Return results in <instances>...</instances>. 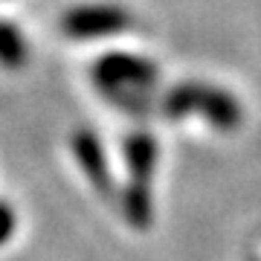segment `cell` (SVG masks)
<instances>
[{
    "instance_id": "obj_1",
    "label": "cell",
    "mask_w": 261,
    "mask_h": 261,
    "mask_svg": "<svg viewBox=\"0 0 261 261\" xmlns=\"http://www.w3.org/2000/svg\"><path fill=\"white\" fill-rule=\"evenodd\" d=\"M163 113L168 119H186L189 113H200L215 130H235L244 119V111L238 99L232 93H226L221 87H212V84H203V82H183L177 84L171 93L163 99Z\"/></svg>"
},
{
    "instance_id": "obj_2",
    "label": "cell",
    "mask_w": 261,
    "mask_h": 261,
    "mask_svg": "<svg viewBox=\"0 0 261 261\" xmlns=\"http://www.w3.org/2000/svg\"><path fill=\"white\" fill-rule=\"evenodd\" d=\"M130 23H134V15L119 3H84V6H73L61 18L64 35L75 41L122 35L130 29Z\"/></svg>"
},
{
    "instance_id": "obj_3",
    "label": "cell",
    "mask_w": 261,
    "mask_h": 261,
    "mask_svg": "<svg viewBox=\"0 0 261 261\" xmlns=\"http://www.w3.org/2000/svg\"><path fill=\"white\" fill-rule=\"evenodd\" d=\"M93 84L96 90L105 87H130V90H148L160 82V70L154 61L130 53H108L93 64Z\"/></svg>"
},
{
    "instance_id": "obj_4",
    "label": "cell",
    "mask_w": 261,
    "mask_h": 261,
    "mask_svg": "<svg viewBox=\"0 0 261 261\" xmlns=\"http://www.w3.org/2000/svg\"><path fill=\"white\" fill-rule=\"evenodd\" d=\"M70 145H73V154L82 166L84 177L93 183L96 195H102L111 200L113 197V177H111V168H108V157H105V148L99 137H96L90 128H79L70 137Z\"/></svg>"
},
{
    "instance_id": "obj_5",
    "label": "cell",
    "mask_w": 261,
    "mask_h": 261,
    "mask_svg": "<svg viewBox=\"0 0 261 261\" xmlns=\"http://www.w3.org/2000/svg\"><path fill=\"white\" fill-rule=\"evenodd\" d=\"M125 160L130 168V180L134 186H151L154 168H157V140L148 130H134L125 140Z\"/></svg>"
},
{
    "instance_id": "obj_6",
    "label": "cell",
    "mask_w": 261,
    "mask_h": 261,
    "mask_svg": "<svg viewBox=\"0 0 261 261\" xmlns=\"http://www.w3.org/2000/svg\"><path fill=\"white\" fill-rule=\"evenodd\" d=\"M122 215H125V221L134 229H148L151 215H154L151 186H134V183H128L125 192H122Z\"/></svg>"
},
{
    "instance_id": "obj_7",
    "label": "cell",
    "mask_w": 261,
    "mask_h": 261,
    "mask_svg": "<svg viewBox=\"0 0 261 261\" xmlns=\"http://www.w3.org/2000/svg\"><path fill=\"white\" fill-rule=\"evenodd\" d=\"M27 61V41L12 20H0V67L18 70Z\"/></svg>"
},
{
    "instance_id": "obj_8",
    "label": "cell",
    "mask_w": 261,
    "mask_h": 261,
    "mask_svg": "<svg viewBox=\"0 0 261 261\" xmlns=\"http://www.w3.org/2000/svg\"><path fill=\"white\" fill-rule=\"evenodd\" d=\"M15 226H18V218H15V209H12L9 203H3L0 200V247L12 238V232H15Z\"/></svg>"
}]
</instances>
